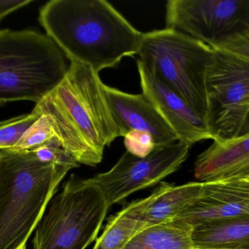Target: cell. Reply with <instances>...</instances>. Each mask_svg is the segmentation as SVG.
<instances>
[{
	"label": "cell",
	"instance_id": "cell-1",
	"mask_svg": "<svg viewBox=\"0 0 249 249\" xmlns=\"http://www.w3.org/2000/svg\"><path fill=\"white\" fill-rule=\"evenodd\" d=\"M39 22L71 62L98 73L137 55L143 37L105 0H51L39 9Z\"/></svg>",
	"mask_w": 249,
	"mask_h": 249
},
{
	"label": "cell",
	"instance_id": "cell-2",
	"mask_svg": "<svg viewBox=\"0 0 249 249\" xmlns=\"http://www.w3.org/2000/svg\"><path fill=\"white\" fill-rule=\"evenodd\" d=\"M99 73L71 61L65 78L34 110L49 117L64 149L80 164L95 167L118 137Z\"/></svg>",
	"mask_w": 249,
	"mask_h": 249
},
{
	"label": "cell",
	"instance_id": "cell-3",
	"mask_svg": "<svg viewBox=\"0 0 249 249\" xmlns=\"http://www.w3.org/2000/svg\"><path fill=\"white\" fill-rule=\"evenodd\" d=\"M70 171L30 151L0 150V249L26 246Z\"/></svg>",
	"mask_w": 249,
	"mask_h": 249
},
{
	"label": "cell",
	"instance_id": "cell-4",
	"mask_svg": "<svg viewBox=\"0 0 249 249\" xmlns=\"http://www.w3.org/2000/svg\"><path fill=\"white\" fill-rule=\"evenodd\" d=\"M66 58L48 35L0 29V105L42 102L65 78L70 68Z\"/></svg>",
	"mask_w": 249,
	"mask_h": 249
},
{
	"label": "cell",
	"instance_id": "cell-5",
	"mask_svg": "<svg viewBox=\"0 0 249 249\" xmlns=\"http://www.w3.org/2000/svg\"><path fill=\"white\" fill-rule=\"evenodd\" d=\"M213 51L204 42L164 29L143 33L137 54L147 70L200 115L211 129L208 72Z\"/></svg>",
	"mask_w": 249,
	"mask_h": 249
},
{
	"label": "cell",
	"instance_id": "cell-6",
	"mask_svg": "<svg viewBox=\"0 0 249 249\" xmlns=\"http://www.w3.org/2000/svg\"><path fill=\"white\" fill-rule=\"evenodd\" d=\"M109 204L93 181L71 175L35 229L33 249H86L96 240Z\"/></svg>",
	"mask_w": 249,
	"mask_h": 249
},
{
	"label": "cell",
	"instance_id": "cell-7",
	"mask_svg": "<svg viewBox=\"0 0 249 249\" xmlns=\"http://www.w3.org/2000/svg\"><path fill=\"white\" fill-rule=\"evenodd\" d=\"M213 49L208 72L211 127L214 140L235 138L249 133V59Z\"/></svg>",
	"mask_w": 249,
	"mask_h": 249
},
{
	"label": "cell",
	"instance_id": "cell-8",
	"mask_svg": "<svg viewBox=\"0 0 249 249\" xmlns=\"http://www.w3.org/2000/svg\"><path fill=\"white\" fill-rule=\"evenodd\" d=\"M190 147L177 141L155 147L143 158L126 152L110 171L97 174L90 180L101 189L111 207L177 171L188 157Z\"/></svg>",
	"mask_w": 249,
	"mask_h": 249
},
{
	"label": "cell",
	"instance_id": "cell-9",
	"mask_svg": "<svg viewBox=\"0 0 249 249\" xmlns=\"http://www.w3.org/2000/svg\"><path fill=\"white\" fill-rule=\"evenodd\" d=\"M249 22V1L169 0L165 29L213 46Z\"/></svg>",
	"mask_w": 249,
	"mask_h": 249
},
{
	"label": "cell",
	"instance_id": "cell-10",
	"mask_svg": "<svg viewBox=\"0 0 249 249\" xmlns=\"http://www.w3.org/2000/svg\"><path fill=\"white\" fill-rule=\"evenodd\" d=\"M136 62L142 94L174 130L178 141L192 146L201 140H214L212 129L200 115L152 75L140 60Z\"/></svg>",
	"mask_w": 249,
	"mask_h": 249
},
{
	"label": "cell",
	"instance_id": "cell-11",
	"mask_svg": "<svg viewBox=\"0 0 249 249\" xmlns=\"http://www.w3.org/2000/svg\"><path fill=\"white\" fill-rule=\"evenodd\" d=\"M104 90L120 137L136 130L150 134L155 147L178 141L174 130L143 94L131 95L105 84Z\"/></svg>",
	"mask_w": 249,
	"mask_h": 249
},
{
	"label": "cell",
	"instance_id": "cell-12",
	"mask_svg": "<svg viewBox=\"0 0 249 249\" xmlns=\"http://www.w3.org/2000/svg\"><path fill=\"white\" fill-rule=\"evenodd\" d=\"M249 214V181L244 178L203 183L200 197L181 211L177 219L191 226L214 219Z\"/></svg>",
	"mask_w": 249,
	"mask_h": 249
},
{
	"label": "cell",
	"instance_id": "cell-13",
	"mask_svg": "<svg viewBox=\"0 0 249 249\" xmlns=\"http://www.w3.org/2000/svg\"><path fill=\"white\" fill-rule=\"evenodd\" d=\"M195 176L201 183L249 176V133L235 138L213 140L210 147L197 156Z\"/></svg>",
	"mask_w": 249,
	"mask_h": 249
},
{
	"label": "cell",
	"instance_id": "cell-14",
	"mask_svg": "<svg viewBox=\"0 0 249 249\" xmlns=\"http://www.w3.org/2000/svg\"><path fill=\"white\" fill-rule=\"evenodd\" d=\"M203 183L190 182L181 186L161 183L151 195L124 207L129 216L148 227L177 219L179 212L203 192Z\"/></svg>",
	"mask_w": 249,
	"mask_h": 249
},
{
	"label": "cell",
	"instance_id": "cell-15",
	"mask_svg": "<svg viewBox=\"0 0 249 249\" xmlns=\"http://www.w3.org/2000/svg\"><path fill=\"white\" fill-rule=\"evenodd\" d=\"M192 239L194 249H249V214L199 224Z\"/></svg>",
	"mask_w": 249,
	"mask_h": 249
},
{
	"label": "cell",
	"instance_id": "cell-16",
	"mask_svg": "<svg viewBox=\"0 0 249 249\" xmlns=\"http://www.w3.org/2000/svg\"><path fill=\"white\" fill-rule=\"evenodd\" d=\"M193 229L179 219L152 225L136 234L124 249H194Z\"/></svg>",
	"mask_w": 249,
	"mask_h": 249
},
{
	"label": "cell",
	"instance_id": "cell-17",
	"mask_svg": "<svg viewBox=\"0 0 249 249\" xmlns=\"http://www.w3.org/2000/svg\"><path fill=\"white\" fill-rule=\"evenodd\" d=\"M147 227L129 216L124 208L108 219L103 234L98 238L93 249H124L136 234Z\"/></svg>",
	"mask_w": 249,
	"mask_h": 249
},
{
	"label": "cell",
	"instance_id": "cell-18",
	"mask_svg": "<svg viewBox=\"0 0 249 249\" xmlns=\"http://www.w3.org/2000/svg\"><path fill=\"white\" fill-rule=\"evenodd\" d=\"M30 152L40 162L55 164L70 170L80 167V162L64 149L61 140L56 135Z\"/></svg>",
	"mask_w": 249,
	"mask_h": 249
},
{
	"label": "cell",
	"instance_id": "cell-19",
	"mask_svg": "<svg viewBox=\"0 0 249 249\" xmlns=\"http://www.w3.org/2000/svg\"><path fill=\"white\" fill-rule=\"evenodd\" d=\"M55 135L53 126L49 117L45 114H41L40 117L26 130L17 144L11 149L16 151L34 150Z\"/></svg>",
	"mask_w": 249,
	"mask_h": 249
},
{
	"label": "cell",
	"instance_id": "cell-20",
	"mask_svg": "<svg viewBox=\"0 0 249 249\" xmlns=\"http://www.w3.org/2000/svg\"><path fill=\"white\" fill-rule=\"evenodd\" d=\"M41 114L33 110L32 113L18 115L13 122L0 128V150L13 149L26 130L40 117Z\"/></svg>",
	"mask_w": 249,
	"mask_h": 249
},
{
	"label": "cell",
	"instance_id": "cell-21",
	"mask_svg": "<svg viewBox=\"0 0 249 249\" xmlns=\"http://www.w3.org/2000/svg\"><path fill=\"white\" fill-rule=\"evenodd\" d=\"M249 59V22L245 26L225 37L212 46Z\"/></svg>",
	"mask_w": 249,
	"mask_h": 249
},
{
	"label": "cell",
	"instance_id": "cell-22",
	"mask_svg": "<svg viewBox=\"0 0 249 249\" xmlns=\"http://www.w3.org/2000/svg\"><path fill=\"white\" fill-rule=\"evenodd\" d=\"M124 144L127 152L141 158L148 156L155 148L150 134L136 130L130 131L124 136Z\"/></svg>",
	"mask_w": 249,
	"mask_h": 249
},
{
	"label": "cell",
	"instance_id": "cell-23",
	"mask_svg": "<svg viewBox=\"0 0 249 249\" xmlns=\"http://www.w3.org/2000/svg\"><path fill=\"white\" fill-rule=\"evenodd\" d=\"M33 0H0V22L13 12L26 7Z\"/></svg>",
	"mask_w": 249,
	"mask_h": 249
},
{
	"label": "cell",
	"instance_id": "cell-24",
	"mask_svg": "<svg viewBox=\"0 0 249 249\" xmlns=\"http://www.w3.org/2000/svg\"><path fill=\"white\" fill-rule=\"evenodd\" d=\"M17 117H13V118H8V119L4 120V121H0V128L7 125V124H10V123L13 122L17 118Z\"/></svg>",
	"mask_w": 249,
	"mask_h": 249
},
{
	"label": "cell",
	"instance_id": "cell-25",
	"mask_svg": "<svg viewBox=\"0 0 249 249\" xmlns=\"http://www.w3.org/2000/svg\"><path fill=\"white\" fill-rule=\"evenodd\" d=\"M19 249H26V246H23V247H20Z\"/></svg>",
	"mask_w": 249,
	"mask_h": 249
},
{
	"label": "cell",
	"instance_id": "cell-26",
	"mask_svg": "<svg viewBox=\"0 0 249 249\" xmlns=\"http://www.w3.org/2000/svg\"><path fill=\"white\" fill-rule=\"evenodd\" d=\"M244 179H246V180H247V181H249V176L247 177V178H244Z\"/></svg>",
	"mask_w": 249,
	"mask_h": 249
},
{
	"label": "cell",
	"instance_id": "cell-27",
	"mask_svg": "<svg viewBox=\"0 0 249 249\" xmlns=\"http://www.w3.org/2000/svg\"><path fill=\"white\" fill-rule=\"evenodd\" d=\"M248 128H249V115L248 118Z\"/></svg>",
	"mask_w": 249,
	"mask_h": 249
}]
</instances>
